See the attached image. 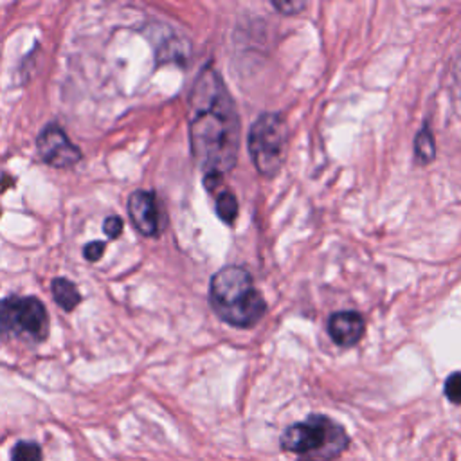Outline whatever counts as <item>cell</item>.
<instances>
[{
  "instance_id": "6da1fadb",
  "label": "cell",
  "mask_w": 461,
  "mask_h": 461,
  "mask_svg": "<svg viewBox=\"0 0 461 461\" xmlns=\"http://www.w3.org/2000/svg\"><path fill=\"white\" fill-rule=\"evenodd\" d=\"M189 137L205 176H221L236 166L240 117L223 79L212 67L200 70L189 94Z\"/></svg>"
},
{
  "instance_id": "7a4b0ae2",
  "label": "cell",
  "mask_w": 461,
  "mask_h": 461,
  "mask_svg": "<svg viewBox=\"0 0 461 461\" xmlns=\"http://www.w3.org/2000/svg\"><path fill=\"white\" fill-rule=\"evenodd\" d=\"M209 303L221 321L236 328H252L267 312V303L250 274L236 265L223 267L212 276Z\"/></svg>"
},
{
  "instance_id": "3957f363",
  "label": "cell",
  "mask_w": 461,
  "mask_h": 461,
  "mask_svg": "<svg viewBox=\"0 0 461 461\" xmlns=\"http://www.w3.org/2000/svg\"><path fill=\"white\" fill-rule=\"evenodd\" d=\"M342 425L322 414H312L290 425L281 436V447L301 461H333L348 447Z\"/></svg>"
},
{
  "instance_id": "277c9868",
  "label": "cell",
  "mask_w": 461,
  "mask_h": 461,
  "mask_svg": "<svg viewBox=\"0 0 461 461\" xmlns=\"http://www.w3.org/2000/svg\"><path fill=\"white\" fill-rule=\"evenodd\" d=\"M49 313L32 295H9L0 299V337L40 344L49 337Z\"/></svg>"
},
{
  "instance_id": "5b68a950",
  "label": "cell",
  "mask_w": 461,
  "mask_h": 461,
  "mask_svg": "<svg viewBox=\"0 0 461 461\" xmlns=\"http://www.w3.org/2000/svg\"><path fill=\"white\" fill-rule=\"evenodd\" d=\"M288 148V128L281 115L261 113L249 131V151L256 169L274 176L285 162Z\"/></svg>"
},
{
  "instance_id": "8992f818",
  "label": "cell",
  "mask_w": 461,
  "mask_h": 461,
  "mask_svg": "<svg viewBox=\"0 0 461 461\" xmlns=\"http://www.w3.org/2000/svg\"><path fill=\"white\" fill-rule=\"evenodd\" d=\"M36 149L40 158L58 169L72 167L81 160V149L70 142L63 128L56 122L47 124L38 139H36Z\"/></svg>"
},
{
  "instance_id": "52a82bcc",
  "label": "cell",
  "mask_w": 461,
  "mask_h": 461,
  "mask_svg": "<svg viewBox=\"0 0 461 461\" xmlns=\"http://www.w3.org/2000/svg\"><path fill=\"white\" fill-rule=\"evenodd\" d=\"M128 214L133 227L144 236H157L160 232V212L157 196L151 191H133L128 198Z\"/></svg>"
},
{
  "instance_id": "ba28073f",
  "label": "cell",
  "mask_w": 461,
  "mask_h": 461,
  "mask_svg": "<svg viewBox=\"0 0 461 461\" xmlns=\"http://www.w3.org/2000/svg\"><path fill=\"white\" fill-rule=\"evenodd\" d=\"M366 331L364 317L358 312H335L328 321V333L337 346H355Z\"/></svg>"
},
{
  "instance_id": "9c48e42d",
  "label": "cell",
  "mask_w": 461,
  "mask_h": 461,
  "mask_svg": "<svg viewBox=\"0 0 461 461\" xmlns=\"http://www.w3.org/2000/svg\"><path fill=\"white\" fill-rule=\"evenodd\" d=\"M52 297L58 303V306L65 312H72L79 301H81V294L76 288V285L72 281H68L67 277H56L52 279Z\"/></svg>"
},
{
  "instance_id": "30bf717a",
  "label": "cell",
  "mask_w": 461,
  "mask_h": 461,
  "mask_svg": "<svg viewBox=\"0 0 461 461\" xmlns=\"http://www.w3.org/2000/svg\"><path fill=\"white\" fill-rule=\"evenodd\" d=\"M214 200H216V202H214V209H216L218 216H220L225 223L232 225L234 220H236V216H238V202H236L234 194H232L230 191H227L225 187H221V189L216 193V198H214Z\"/></svg>"
},
{
  "instance_id": "8fae6325",
  "label": "cell",
  "mask_w": 461,
  "mask_h": 461,
  "mask_svg": "<svg viewBox=\"0 0 461 461\" xmlns=\"http://www.w3.org/2000/svg\"><path fill=\"white\" fill-rule=\"evenodd\" d=\"M414 155H416V160L425 164V162H430L436 155V144H434V137L430 133V130L427 126H423L420 130V133L416 135V140H414Z\"/></svg>"
},
{
  "instance_id": "7c38bea8",
  "label": "cell",
  "mask_w": 461,
  "mask_h": 461,
  "mask_svg": "<svg viewBox=\"0 0 461 461\" xmlns=\"http://www.w3.org/2000/svg\"><path fill=\"white\" fill-rule=\"evenodd\" d=\"M13 461H41V448L32 441H20L13 448Z\"/></svg>"
},
{
  "instance_id": "4fadbf2b",
  "label": "cell",
  "mask_w": 461,
  "mask_h": 461,
  "mask_svg": "<svg viewBox=\"0 0 461 461\" xmlns=\"http://www.w3.org/2000/svg\"><path fill=\"white\" fill-rule=\"evenodd\" d=\"M445 394L452 403H461V373H452L447 378Z\"/></svg>"
},
{
  "instance_id": "5bb4252c",
  "label": "cell",
  "mask_w": 461,
  "mask_h": 461,
  "mask_svg": "<svg viewBox=\"0 0 461 461\" xmlns=\"http://www.w3.org/2000/svg\"><path fill=\"white\" fill-rule=\"evenodd\" d=\"M104 245H106L104 241H90V243H86L85 249H83V258L86 261H90V263H95L103 256Z\"/></svg>"
},
{
  "instance_id": "9a60e30c",
  "label": "cell",
  "mask_w": 461,
  "mask_h": 461,
  "mask_svg": "<svg viewBox=\"0 0 461 461\" xmlns=\"http://www.w3.org/2000/svg\"><path fill=\"white\" fill-rule=\"evenodd\" d=\"M103 230L108 238H117L122 232V220L119 216H108L103 223Z\"/></svg>"
},
{
  "instance_id": "2e32d148",
  "label": "cell",
  "mask_w": 461,
  "mask_h": 461,
  "mask_svg": "<svg viewBox=\"0 0 461 461\" xmlns=\"http://www.w3.org/2000/svg\"><path fill=\"white\" fill-rule=\"evenodd\" d=\"M274 7L283 11L285 14H295L299 9L304 7V4H295V2H281V4H277V2H274Z\"/></svg>"
},
{
  "instance_id": "e0dca14e",
  "label": "cell",
  "mask_w": 461,
  "mask_h": 461,
  "mask_svg": "<svg viewBox=\"0 0 461 461\" xmlns=\"http://www.w3.org/2000/svg\"><path fill=\"white\" fill-rule=\"evenodd\" d=\"M456 85H457V90L461 94V61H459V65L456 68Z\"/></svg>"
}]
</instances>
